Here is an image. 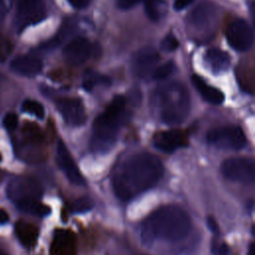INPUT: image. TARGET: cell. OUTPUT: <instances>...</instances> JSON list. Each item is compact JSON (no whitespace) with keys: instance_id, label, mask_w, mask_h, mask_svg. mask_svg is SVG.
<instances>
[{"instance_id":"6da1fadb","label":"cell","mask_w":255,"mask_h":255,"mask_svg":"<svg viewBox=\"0 0 255 255\" xmlns=\"http://www.w3.org/2000/svg\"><path fill=\"white\" fill-rule=\"evenodd\" d=\"M163 166L157 156L139 152L126 159L113 179V188L121 200H129L151 188L161 178Z\"/></svg>"},{"instance_id":"7a4b0ae2","label":"cell","mask_w":255,"mask_h":255,"mask_svg":"<svg viewBox=\"0 0 255 255\" xmlns=\"http://www.w3.org/2000/svg\"><path fill=\"white\" fill-rule=\"evenodd\" d=\"M190 218L184 209L170 204L159 207L144 221L141 237L144 243L155 239L178 241L186 237L190 230Z\"/></svg>"},{"instance_id":"3957f363","label":"cell","mask_w":255,"mask_h":255,"mask_svg":"<svg viewBox=\"0 0 255 255\" xmlns=\"http://www.w3.org/2000/svg\"><path fill=\"white\" fill-rule=\"evenodd\" d=\"M128 117L126 98L116 96L94 121L91 148L101 153L109 151L115 144L119 131L128 121Z\"/></svg>"},{"instance_id":"277c9868","label":"cell","mask_w":255,"mask_h":255,"mask_svg":"<svg viewBox=\"0 0 255 255\" xmlns=\"http://www.w3.org/2000/svg\"><path fill=\"white\" fill-rule=\"evenodd\" d=\"M154 107L159 119L166 125H178L185 121L190 111V97L185 86L170 82L154 93Z\"/></svg>"},{"instance_id":"5b68a950","label":"cell","mask_w":255,"mask_h":255,"mask_svg":"<svg viewBox=\"0 0 255 255\" xmlns=\"http://www.w3.org/2000/svg\"><path fill=\"white\" fill-rule=\"evenodd\" d=\"M216 16V9L213 5L202 3L196 6L188 15L187 24L197 37H208L215 30Z\"/></svg>"},{"instance_id":"8992f818","label":"cell","mask_w":255,"mask_h":255,"mask_svg":"<svg viewBox=\"0 0 255 255\" xmlns=\"http://www.w3.org/2000/svg\"><path fill=\"white\" fill-rule=\"evenodd\" d=\"M206 139L209 143L224 149L238 150L246 144V137L243 130L236 126L214 128L207 132Z\"/></svg>"},{"instance_id":"52a82bcc","label":"cell","mask_w":255,"mask_h":255,"mask_svg":"<svg viewBox=\"0 0 255 255\" xmlns=\"http://www.w3.org/2000/svg\"><path fill=\"white\" fill-rule=\"evenodd\" d=\"M7 194L11 201L19 205L25 202L39 200L42 195V187L32 177L17 176L8 183Z\"/></svg>"},{"instance_id":"ba28073f","label":"cell","mask_w":255,"mask_h":255,"mask_svg":"<svg viewBox=\"0 0 255 255\" xmlns=\"http://www.w3.org/2000/svg\"><path fill=\"white\" fill-rule=\"evenodd\" d=\"M221 171L231 181L250 184L255 177L254 160L247 157H231L222 162Z\"/></svg>"},{"instance_id":"9c48e42d","label":"cell","mask_w":255,"mask_h":255,"mask_svg":"<svg viewBox=\"0 0 255 255\" xmlns=\"http://www.w3.org/2000/svg\"><path fill=\"white\" fill-rule=\"evenodd\" d=\"M226 38L229 45L239 52L249 50L253 44L252 29L248 23L242 19H236L228 25Z\"/></svg>"},{"instance_id":"30bf717a","label":"cell","mask_w":255,"mask_h":255,"mask_svg":"<svg viewBox=\"0 0 255 255\" xmlns=\"http://www.w3.org/2000/svg\"><path fill=\"white\" fill-rule=\"evenodd\" d=\"M46 17V6L43 0H18L16 20L20 28L34 25Z\"/></svg>"},{"instance_id":"8fae6325","label":"cell","mask_w":255,"mask_h":255,"mask_svg":"<svg viewBox=\"0 0 255 255\" xmlns=\"http://www.w3.org/2000/svg\"><path fill=\"white\" fill-rule=\"evenodd\" d=\"M96 52V47L90 40L76 37L65 46L63 55L69 64L79 66L87 62Z\"/></svg>"},{"instance_id":"7c38bea8","label":"cell","mask_w":255,"mask_h":255,"mask_svg":"<svg viewBox=\"0 0 255 255\" xmlns=\"http://www.w3.org/2000/svg\"><path fill=\"white\" fill-rule=\"evenodd\" d=\"M159 60L158 53L152 47H144L137 51L131 62L132 72L135 77L145 79L151 76L153 70L156 68V64Z\"/></svg>"},{"instance_id":"4fadbf2b","label":"cell","mask_w":255,"mask_h":255,"mask_svg":"<svg viewBox=\"0 0 255 255\" xmlns=\"http://www.w3.org/2000/svg\"><path fill=\"white\" fill-rule=\"evenodd\" d=\"M57 109L64 121L72 127L83 126L86 122L85 108L78 99H61L57 102Z\"/></svg>"},{"instance_id":"5bb4252c","label":"cell","mask_w":255,"mask_h":255,"mask_svg":"<svg viewBox=\"0 0 255 255\" xmlns=\"http://www.w3.org/2000/svg\"><path fill=\"white\" fill-rule=\"evenodd\" d=\"M57 162L68 179L75 184H84L85 179L79 170L73 156L63 141H59L57 145Z\"/></svg>"},{"instance_id":"9a60e30c","label":"cell","mask_w":255,"mask_h":255,"mask_svg":"<svg viewBox=\"0 0 255 255\" xmlns=\"http://www.w3.org/2000/svg\"><path fill=\"white\" fill-rule=\"evenodd\" d=\"M153 145L164 152H172L187 145V137L181 130H165L157 132L153 137Z\"/></svg>"},{"instance_id":"2e32d148","label":"cell","mask_w":255,"mask_h":255,"mask_svg":"<svg viewBox=\"0 0 255 255\" xmlns=\"http://www.w3.org/2000/svg\"><path fill=\"white\" fill-rule=\"evenodd\" d=\"M43 67L42 61L34 56L22 55L16 57L11 63V69L23 76L32 77L41 72Z\"/></svg>"},{"instance_id":"e0dca14e","label":"cell","mask_w":255,"mask_h":255,"mask_svg":"<svg viewBox=\"0 0 255 255\" xmlns=\"http://www.w3.org/2000/svg\"><path fill=\"white\" fill-rule=\"evenodd\" d=\"M191 80H192L194 87L200 94V96L206 102H208L212 105H220L224 102V94L217 88L207 85L201 77H199L197 75H193Z\"/></svg>"},{"instance_id":"ac0fdd59","label":"cell","mask_w":255,"mask_h":255,"mask_svg":"<svg viewBox=\"0 0 255 255\" xmlns=\"http://www.w3.org/2000/svg\"><path fill=\"white\" fill-rule=\"evenodd\" d=\"M205 62L213 73H222L226 71L230 66L229 55L217 48L207 50L205 54Z\"/></svg>"},{"instance_id":"d6986e66","label":"cell","mask_w":255,"mask_h":255,"mask_svg":"<svg viewBox=\"0 0 255 255\" xmlns=\"http://www.w3.org/2000/svg\"><path fill=\"white\" fill-rule=\"evenodd\" d=\"M144 10L152 21L159 20L166 12V4L163 0H144Z\"/></svg>"},{"instance_id":"ffe728a7","label":"cell","mask_w":255,"mask_h":255,"mask_svg":"<svg viewBox=\"0 0 255 255\" xmlns=\"http://www.w3.org/2000/svg\"><path fill=\"white\" fill-rule=\"evenodd\" d=\"M16 233L19 240L26 246H30L36 239V230L30 224L19 221L16 224Z\"/></svg>"},{"instance_id":"44dd1931","label":"cell","mask_w":255,"mask_h":255,"mask_svg":"<svg viewBox=\"0 0 255 255\" xmlns=\"http://www.w3.org/2000/svg\"><path fill=\"white\" fill-rule=\"evenodd\" d=\"M17 207L26 213H30V214H34V215H38V216H45L50 212L49 206L43 204L40 200H33V201L25 202V203L17 205Z\"/></svg>"},{"instance_id":"7402d4cb","label":"cell","mask_w":255,"mask_h":255,"mask_svg":"<svg viewBox=\"0 0 255 255\" xmlns=\"http://www.w3.org/2000/svg\"><path fill=\"white\" fill-rule=\"evenodd\" d=\"M22 111L35 116L38 119H43L45 116V110L44 107L41 103L35 101V100H31V99H27L22 103Z\"/></svg>"},{"instance_id":"603a6c76","label":"cell","mask_w":255,"mask_h":255,"mask_svg":"<svg viewBox=\"0 0 255 255\" xmlns=\"http://www.w3.org/2000/svg\"><path fill=\"white\" fill-rule=\"evenodd\" d=\"M174 64L173 62L169 61V62H166L158 67H156L152 74H151V77L154 79V80H157V81H160V80H164L166 79L169 75H171V73L174 71Z\"/></svg>"},{"instance_id":"cb8c5ba5","label":"cell","mask_w":255,"mask_h":255,"mask_svg":"<svg viewBox=\"0 0 255 255\" xmlns=\"http://www.w3.org/2000/svg\"><path fill=\"white\" fill-rule=\"evenodd\" d=\"M94 206L93 200L90 197L87 196H83L78 198L74 203H73V207L72 210L76 213H84L87 212L89 210H91Z\"/></svg>"},{"instance_id":"d4e9b609","label":"cell","mask_w":255,"mask_h":255,"mask_svg":"<svg viewBox=\"0 0 255 255\" xmlns=\"http://www.w3.org/2000/svg\"><path fill=\"white\" fill-rule=\"evenodd\" d=\"M12 43L3 35H0V62H5L12 52Z\"/></svg>"},{"instance_id":"484cf974","label":"cell","mask_w":255,"mask_h":255,"mask_svg":"<svg viewBox=\"0 0 255 255\" xmlns=\"http://www.w3.org/2000/svg\"><path fill=\"white\" fill-rule=\"evenodd\" d=\"M177 47H178V41L175 38V36L172 35L171 33L167 34L163 38V40L161 41V44H160V49L163 52H172V51L176 50Z\"/></svg>"},{"instance_id":"4316f807","label":"cell","mask_w":255,"mask_h":255,"mask_svg":"<svg viewBox=\"0 0 255 255\" xmlns=\"http://www.w3.org/2000/svg\"><path fill=\"white\" fill-rule=\"evenodd\" d=\"M102 83V84H107L109 83V79H107L106 77H102V76H97V75H88L85 79V81L83 82V86L87 91H91L95 85Z\"/></svg>"},{"instance_id":"83f0119b","label":"cell","mask_w":255,"mask_h":255,"mask_svg":"<svg viewBox=\"0 0 255 255\" xmlns=\"http://www.w3.org/2000/svg\"><path fill=\"white\" fill-rule=\"evenodd\" d=\"M3 126L7 130H14L18 126V117L14 113H8L3 119Z\"/></svg>"},{"instance_id":"f1b7e54d","label":"cell","mask_w":255,"mask_h":255,"mask_svg":"<svg viewBox=\"0 0 255 255\" xmlns=\"http://www.w3.org/2000/svg\"><path fill=\"white\" fill-rule=\"evenodd\" d=\"M212 252L214 255H229L230 254V249L227 244L223 242H213L212 244Z\"/></svg>"},{"instance_id":"f546056e","label":"cell","mask_w":255,"mask_h":255,"mask_svg":"<svg viewBox=\"0 0 255 255\" xmlns=\"http://www.w3.org/2000/svg\"><path fill=\"white\" fill-rule=\"evenodd\" d=\"M144 0H117V4L119 6V8L121 9H129L131 7H133L134 5L138 4L139 2H143Z\"/></svg>"},{"instance_id":"4dcf8cb0","label":"cell","mask_w":255,"mask_h":255,"mask_svg":"<svg viewBox=\"0 0 255 255\" xmlns=\"http://www.w3.org/2000/svg\"><path fill=\"white\" fill-rule=\"evenodd\" d=\"M13 0H0V17L6 16L12 6Z\"/></svg>"},{"instance_id":"1f68e13d","label":"cell","mask_w":255,"mask_h":255,"mask_svg":"<svg viewBox=\"0 0 255 255\" xmlns=\"http://www.w3.org/2000/svg\"><path fill=\"white\" fill-rule=\"evenodd\" d=\"M206 222H207L208 228H209L213 233L218 234V232H219V227H218V224H217L215 218L212 217V216H208V217L206 218Z\"/></svg>"},{"instance_id":"d6a6232c","label":"cell","mask_w":255,"mask_h":255,"mask_svg":"<svg viewBox=\"0 0 255 255\" xmlns=\"http://www.w3.org/2000/svg\"><path fill=\"white\" fill-rule=\"evenodd\" d=\"M68 1L73 7L77 8V9H83V8L89 6V4L91 3L92 0H68Z\"/></svg>"},{"instance_id":"836d02e7","label":"cell","mask_w":255,"mask_h":255,"mask_svg":"<svg viewBox=\"0 0 255 255\" xmlns=\"http://www.w3.org/2000/svg\"><path fill=\"white\" fill-rule=\"evenodd\" d=\"M193 0H174L173 7L175 10H182L185 7H187Z\"/></svg>"},{"instance_id":"e575fe53","label":"cell","mask_w":255,"mask_h":255,"mask_svg":"<svg viewBox=\"0 0 255 255\" xmlns=\"http://www.w3.org/2000/svg\"><path fill=\"white\" fill-rule=\"evenodd\" d=\"M8 220H9L8 213L4 209L0 208V224H6Z\"/></svg>"},{"instance_id":"d590c367","label":"cell","mask_w":255,"mask_h":255,"mask_svg":"<svg viewBox=\"0 0 255 255\" xmlns=\"http://www.w3.org/2000/svg\"><path fill=\"white\" fill-rule=\"evenodd\" d=\"M247 255H255V246L254 243L251 242L249 247H248V251H247Z\"/></svg>"},{"instance_id":"8d00e7d4","label":"cell","mask_w":255,"mask_h":255,"mask_svg":"<svg viewBox=\"0 0 255 255\" xmlns=\"http://www.w3.org/2000/svg\"><path fill=\"white\" fill-rule=\"evenodd\" d=\"M0 255H6V254H5V253H3V252L0 250Z\"/></svg>"},{"instance_id":"74e56055","label":"cell","mask_w":255,"mask_h":255,"mask_svg":"<svg viewBox=\"0 0 255 255\" xmlns=\"http://www.w3.org/2000/svg\"><path fill=\"white\" fill-rule=\"evenodd\" d=\"M0 160H1V155H0Z\"/></svg>"}]
</instances>
